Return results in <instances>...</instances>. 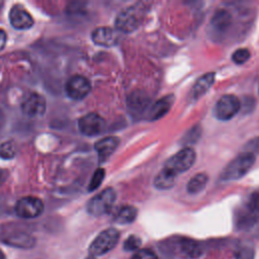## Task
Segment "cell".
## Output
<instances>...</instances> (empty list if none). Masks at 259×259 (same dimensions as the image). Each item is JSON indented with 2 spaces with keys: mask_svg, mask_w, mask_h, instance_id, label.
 <instances>
[{
  "mask_svg": "<svg viewBox=\"0 0 259 259\" xmlns=\"http://www.w3.org/2000/svg\"><path fill=\"white\" fill-rule=\"evenodd\" d=\"M86 259H95L93 256H90V257H88V258H86Z\"/></svg>",
  "mask_w": 259,
  "mask_h": 259,
  "instance_id": "1f68e13d",
  "label": "cell"
},
{
  "mask_svg": "<svg viewBox=\"0 0 259 259\" xmlns=\"http://www.w3.org/2000/svg\"><path fill=\"white\" fill-rule=\"evenodd\" d=\"M231 22H232V17L229 11L225 9H220L213 14L210 25L212 30L215 33L222 34L229 29Z\"/></svg>",
  "mask_w": 259,
  "mask_h": 259,
  "instance_id": "e0dca14e",
  "label": "cell"
},
{
  "mask_svg": "<svg viewBox=\"0 0 259 259\" xmlns=\"http://www.w3.org/2000/svg\"><path fill=\"white\" fill-rule=\"evenodd\" d=\"M15 213L22 219H34L44 210V202L35 196L21 197L15 204Z\"/></svg>",
  "mask_w": 259,
  "mask_h": 259,
  "instance_id": "52a82bcc",
  "label": "cell"
},
{
  "mask_svg": "<svg viewBox=\"0 0 259 259\" xmlns=\"http://www.w3.org/2000/svg\"><path fill=\"white\" fill-rule=\"evenodd\" d=\"M16 155V144L13 141H5L0 145V158L10 160Z\"/></svg>",
  "mask_w": 259,
  "mask_h": 259,
  "instance_id": "7402d4cb",
  "label": "cell"
},
{
  "mask_svg": "<svg viewBox=\"0 0 259 259\" xmlns=\"http://www.w3.org/2000/svg\"><path fill=\"white\" fill-rule=\"evenodd\" d=\"M248 205L252 210L259 211V189L255 190L251 194L249 201H248Z\"/></svg>",
  "mask_w": 259,
  "mask_h": 259,
  "instance_id": "4316f807",
  "label": "cell"
},
{
  "mask_svg": "<svg viewBox=\"0 0 259 259\" xmlns=\"http://www.w3.org/2000/svg\"><path fill=\"white\" fill-rule=\"evenodd\" d=\"M0 241L17 248H31L35 242L34 238L28 233L9 227L0 228Z\"/></svg>",
  "mask_w": 259,
  "mask_h": 259,
  "instance_id": "8992f818",
  "label": "cell"
},
{
  "mask_svg": "<svg viewBox=\"0 0 259 259\" xmlns=\"http://www.w3.org/2000/svg\"><path fill=\"white\" fill-rule=\"evenodd\" d=\"M245 150L247 153H251L253 155L258 154L259 153V137L248 142L245 146Z\"/></svg>",
  "mask_w": 259,
  "mask_h": 259,
  "instance_id": "83f0119b",
  "label": "cell"
},
{
  "mask_svg": "<svg viewBox=\"0 0 259 259\" xmlns=\"http://www.w3.org/2000/svg\"><path fill=\"white\" fill-rule=\"evenodd\" d=\"M7 175H8V173H7V171L5 170V169H2V168H0V186L3 184V182L6 180V178H7Z\"/></svg>",
  "mask_w": 259,
  "mask_h": 259,
  "instance_id": "f546056e",
  "label": "cell"
},
{
  "mask_svg": "<svg viewBox=\"0 0 259 259\" xmlns=\"http://www.w3.org/2000/svg\"><path fill=\"white\" fill-rule=\"evenodd\" d=\"M93 42L101 47H112L117 42V32L108 26H99L91 33Z\"/></svg>",
  "mask_w": 259,
  "mask_h": 259,
  "instance_id": "4fadbf2b",
  "label": "cell"
},
{
  "mask_svg": "<svg viewBox=\"0 0 259 259\" xmlns=\"http://www.w3.org/2000/svg\"><path fill=\"white\" fill-rule=\"evenodd\" d=\"M240 109L239 99L232 94H227L222 96L215 106H214V115L218 119L226 121L233 118Z\"/></svg>",
  "mask_w": 259,
  "mask_h": 259,
  "instance_id": "ba28073f",
  "label": "cell"
},
{
  "mask_svg": "<svg viewBox=\"0 0 259 259\" xmlns=\"http://www.w3.org/2000/svg\"><path fill=\"white\" fill-rule=\"evenodd\" d=\"M140 245H141V239L139 237L133 235V236H130L126 239V241L124 242V249L128 250V251L136 250L140 247Z\"/></svg>",
  "mask_w": 259,
  "mask_h": 259,
  "instance_id": "484cf974",
  "label": "cell"
},
{
  "mask_svg": "<svg viewBox=\"0 0 259 259\" xmlns=\"http://www.w3.org/2000/svg\"><path fill=\"white\" fill-rule=\"evenodd\" d=\"M119 239V233L113 228L102 231L90 244L89 252L92 256H100L115 247Z\"/></svg>",
  "mask_w": 259,
  "mask_h": 259,
  "instance_id": "5b68a950",
  "label": "cell"
},
{
  "mask_svg": "<svg viewBox=\"0 0 259 259\" xmlns=\"http://www.w3.org/2000/svg\"><path fill=\"white\" fill-rule=\"evenodd\" d=\"M250 58V52L248 49L242 48L236 50L232 55V60L237 65H242L245 62H247Z\"/></svg>",
  "mask_w": 259,
  "mask_h": 259,
  "instance_id": "cb8c5ba5",
  "label": "cell"
},
{
  "mask_svg": "<svg viewBox=\"0 0 259 259\" xmlns=\"http://www.w3.org/2000/svg\"><path fill=\"white\" fill-rule=\"evenodd\" d=\"M5 44H6V33L4 30L0 29V50L3 49Z\"/></svg>",
  "mask_w": 259,
  "mask_h": 259,
  "instance_id": "f1b7e54d",
  "label": "cell"
},
{
  "mask_svg": "<svg viewBox=\"0 0 259 259\" xmlns=\"http://www.w3.org/2000/svg\"><path fill=\"white\" fill-rule=\"evenodd\" d=\"M195 159V151L191 148H184L170 157L166 161L163 169L177 177L179 174L187 171L194 164Z\"/></svg>",
  "mask_w": 259,
  "mask_h": 259,
  "instance_id": "3957f363",
  "label": "cell"
},
{
  "mask_svg": "<svg viewBox=\"0 0 259 259\" xmlns=\"http://www.w3.org/2000/svg\"><path fill=\"white\" fill-rule=\"evenodd\" d=\"M132 259H158V257L150 249H140L134 254Z\"/></svg>",
  "mask_w": 259,
  "mask_h": 259,
  "instance_id": "d4e9b609",
  "label": "cell"
},
{
  "mask_svg": "<svg viewBox=\"0 0 259 259\" xmlns=\"http://www.w3.org/2000/svg\"><path fill=\"white\" fill-rule=\"evenodd\" d=\"M150 105V99L141 91L133 92L127 98V106L133 114H141Z\"/></svg>",
  "mask_w": 259,
  "mask_h": 259,
  "instance_id": "2e32d148",
  "label": "cell"
},
{
  "mask_svg": "<svg viewBox=\"0 0 259 259\" xmlns=\"http://www.w3.org/2000/svg\"><path fill=\"white\" fill-rule=\"evenodd\" d=\"M116 198L113 188H105L97 195L93 196L87 203V211L94 217L102 215L110 210Z\"/></svg>",
  "mask_w": 259,
  "mask_h": 259,
  "instance_id": "277c9868",
  "label": "cell"
},
{
  "mask_svg": "<svg viewBox=\"0 0 259 259\" xmlns=\"http://www.w3.org/2000/svg\"><path fill=\"white\" fill-rule=\"evenodd\" d=\"M2 5H3V2H0V9H1V7H2Z\"/></svg>",
  "mask_w": 259,
  "mask_h": 259,
  "instance_id": "d6a6232c",
  "label": "cell"
},
{
  "mask_svg": "<svg viewBox=\"0 0 259 259\" xmlns=\"http://www.w3.org/2000/svg\"><path fill=\"white\" fill-rule=\"evenodd\" d=\"M207 180L208 178L205 173H198L194 175L187 183V186H186L187 192L190 194H195L200 192L205 187Z\"/></svg>",
  "mask_w": 259,
  "mask_h": 259,
  "instance_id": "44dd1931",
  "label": "cell"
},
{
  "mask_svg": "<svg viewBox=\"0 0 259 259\" xmlns=\"http://www.w3.org/2000/svg\"><path fill=\"white\" fill-rule=\"evenodd\" d=\"M138 210L132 205L121 206L114 217V221L118 224H130L137 218Z\"/></svg>",
  "mask_w": 259,
  "mask_h": 259,
  "instance_id": "ffe728a7",
  "label": "cell"
},
{
  "mask_svg": "<svg viewBox=\"0 0 259 259\" xmlns=\"http://www.w3.org/2000/svg\"><path fill=\"white\" fill-rule=\"evenodd\" d=\"M174 102L173 95H167L156 101L148 110V119L151 121L157 120L164 116L171 108Z\"/></svg>",
  "mask_w": 259,
  "mask_h": 259,
  "instance_id": "9a60e30c",
  "label": "cell"
},
{
  "mask_svg": "<svg viewBox=\"0 0 259 259\" xmlns=\"http://www.w3.org/2000/svg\"><path fill=\"white\" fill-rule=\"evenodd\" d=\"M213 82H214V73L210 72V73H206V74L202 75L201 77H199L196 80L195 84L193 85L191 96L194 99L199 98L210 88V86L213 84Z\"/></svg>",
  "mask_w": 259,
  "mask_h": 259,
  "instance_id": "ac0fdd59",
  "label": "cell"
},
{
  "mask_svg": "<svg viewBox=\"0 0 259 259\" xmlns=\"http://www.w3.org/2000/svg\"><path fill=\"white\" fill-rule=\"evenodd\" d=\"M255 162V155L251 153H242L233 159L223 170L221 179L224 181L237 180L242 178L251 169Z\"/></svg>",
  "mask_w": 259,
  "mask_h": 259,
  "instance_id": "6da1fadb",
  "label": "cell"
},
{
  "mask_svg": "<svg viewBox=\"0 0 259 259\" xmlns=\"http://www.w3.org/2000/svg\"><path fill=\"white\" fill-rule=\"evenodd\" d=\"M0 259H5V256L1 250H0Z\"/></svg>",
  "mask_w": 259,
  "mask_h": 259,
  "instance_id": "4dcf8cb0",
  "label": "cell"
},
{
  "mask_svg": "<svg viewBox=\"0 0 259 259\" xmlns=\"http://www.w3.org/2000/svg\"><path fill=\"white\" fill-rule=\"evenodd\" d=\"M65 90L70 98L74 100H81L89 94L91 90V84L86 77L81 75H74L67 81Z\"/></svg>",
  "mask_w": 259,
  "mask_h": 259,
  "instance_id": "30bf717a",
  "label": "cell"
},
{
  "mask_svg": "<svg viewBox=\"0 0 259 259\" xmlns=\"http://www.w3.org/2000/svg\"><path fill=\"white\" fill-rule=\"evenodd\" d=\"M10 24L20 30L28 29L33 25V18L30 13L20 5H14L9 11Z\"/></svg>",
  "mask_w": 259,
  "mask_h": 259,
  "instance_id": "7c38bea8",
  "label": "cell"
},
{
  "mask_svg": "<svg viewBox=\"0 0 259 259\" xmlns=\"http://www.w3.org/2000/svg\"><path fill=\"white\" fill-rule=\"evenodd\" d=\"M22 112L29 117H38L46 112L47 102L42 95L31 92L24 97L21 102Z\"/></svg>",
  "mask_w": 259,
  "mask_h": 259,
  "instance_id": "8fae6325",
  "label": "cell"
},
{
  "mask_svg": "<svg viewBox=\"0 0 259 259\" xmlns=\"http://www.w3.org/2000/svg\"><path fill=\"white\" fill-rule=\"evenodd\" d=\"M104 176H105L104 169L98 168L94 172V174H93V176L91 178V181H90V183L88 185V190L89 191H93V190L97 189L99 187V185L102 183V181L104 179Z\"/></svg>",
  "mask_w": 259,
  "mask_h": 259,
  "instance_id": "603a6c76",
  "label": "cell"
},
{
  "mask_svg": "<svg viewBox=\"0 0 259 259\" xmlns=\"http://www.w3.org/2000/svg\"><path fill=\"white\" fill-rule=\"evenodd\" d=\"M144 16V7L133 5L118 13L115 19V27L117 30L131 33L139 28L142 24Z\"/></svg>",
  "mask_w": 259,
  "mask_h": 259,
  "instance_id": "7a4b0ae2",
  "label": "cell"
},
{
  "mask_svg": "<svg viewBox=\"0 0 259 259\" xmlns=\"http://www.w3.org/2000/svg\"><path fill=\"white\" fill-rule=\"evenodd\" d=\"M118 139L115 137H106L95 143V151L98 154L100 163H104L116 150L118 146Z\"/></svg>",
  "mask_w": 259,
  "mask_h": 259,
  "instance_id": "5bb4252c",
  "label": "cell"
},
{
  "mask_svg": "<svg viewBox=\"0 0 259 259\" xmlns=\"http://www.w3.org/2000/svg\"><path fill=\"white\" fill-rule=\"evenodd\" d=\"M176 181V177L166 171L165 169H162L155 177L154 179V185L158 189H169L171 188Z\"/></svg>",
  "mask_w": 259,
  "mask_h": 259,
  "instance_id": "d6986e66",
  "label": "cell"
},
{
  "mask_svg": "<svg viewBox=\"0 0 259 259\" xmlns=\"http://www.w3.org/2000/svg\"><path fill=\"white\" fill-rule=\"evenodd\" d=\"M105 125L104 118L94 112L83 115L78 121L79 131L87 137H95L102 134L105 130Z\"/></svg>",
  "mask_w": 259,
  "mask_h": 259,
  "instance_id": "9c48e42d",
  "label": "cell"
}]
</instances>
